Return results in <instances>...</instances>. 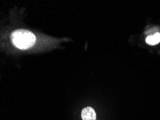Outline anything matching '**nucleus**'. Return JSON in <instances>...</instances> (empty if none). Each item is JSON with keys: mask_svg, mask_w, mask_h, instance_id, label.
<instances>
[{"mask_svg": "<svg viewBox=\"0 0 160 120\" xmlns=\"http://www.w3.org/2000/svg\"><path fill=\"white\" fill-rule=\"evenodd\" d=\"M12 41L17 48L28 49L35 43L36 38L30 31L27 30H17L11 35Z\"/></svg>", "mask_w": 160, "mask_h": 120, "instance_id": "f257e3e1", "label": "nucleus"}, {"mask_svg": "<svg viewBox=\"0 0 160 120\" xmlns=\"http://www.w3.org/2000/svg\"><path fill=\"white\" fill-rule=\"evenodd\" d=\"M81 118L83 120H96V114L94 109L88 107L82 110Z\"/></svg>", "mask_w": 160, "mask_h": 120, "instance_id": "f03ea898", "label": "nucleus"}, {"mask_svg": "<svg viewBox=\"0 0 160 120\" xmlns=\"http://www.w3.org/2000/svg\"><path fill=\"white\" fill-rule=\"evenodd\" d=\"M146 42L149 45H156L160 42V33H157L152 35L148 36L146 39Z\"/></svg>", "mask_w": 160, "mask_h": 120, "instance_id": "7ed1b4c3", "label": "nucleus"}]
</instances>
